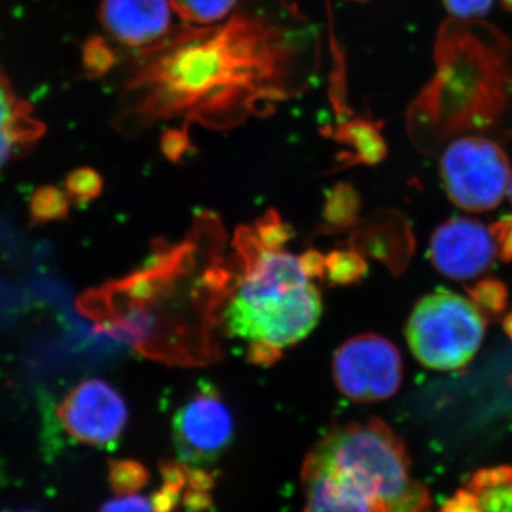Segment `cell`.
I'll list each match as a JSON object with an SVG mask.
<instances>
[{"label":"cell","mask_w":512,"mask_h":512,"mask_svg":"<svg viewBox=\"0 0 512 512\" xmlns=\"http://www.w3.org/2000/svg\"><path fill=\"white\" fill-rule=\"evenodd\" d=\"M318 28L289 0H244L225 23L185 25L143 49L114 126L164 121L231 130L305 93L319 72Z\"/></svg>","instance_id":"cell-1"},{"label":"cell","mask_w":512,"mask_h":512,"mask_svg":"<svg viewBox=\"0 0 512 512\" xmlns=\"http://www.w3.org/2000/svg\"><path fill=\"white\" fill-rule=\"evenodd\" d=\"M303 512H427L429 490L414 478L402 440L383 421L335 427L302 468Z\"/></svg>","instance_id":"cell-2"},{"label":"cell","mask_w":512,"mask_h":512,"mask_svg":"<svg viewBox=\"0 0 512 512\" xmlns=\"http://www.w3.org/2000/svg\"><path fill=\"white\" fill-rule=\"evenodd\" d=\"M237 242L247 271L224 312L229 335L281 350L301 342L318 326L323 306L299 256L259 247L245 228Z\"/></svg>","instance_id":"cell-3"},{"label":"cell","mask_w":512,"mask_h":512,"mask_svg":"<svg viewBox=\"0 0 512 512\" xmlns=\"http://www.w3.org/2000/svg\"><path fill=\"white\" fill-rule=\"evenodd\" d=\"M485 320L470 299L439 289L414 306L407 322V342L421 365L436 370L460 369L480 349Z\"/></svg>","instance_id":"cell-4"},{"label":"cell","mask_w":512,"mask_h":512,"mask_svg":"<svg viewBox=\"0 0 512 512\" xmlns=\"http://www.w3.org/2000/svg\"><path fill=\"white\" fill-rule=\"evenodd\" d=\"M441 180L448 198L471 212L490 211L503 200L510 185L507 154L484 137H461L444 151Z\"/></svg>","instance_id":"cell-5"},{"label":"cell","mask_w":512,"mask_h":512,"mask_svg":"<svg viewBox=\"0 0 512 512\" xmlns=\"http://www.w3.org/2000/svg\"><path fill=\"white\" fill-rule=\"evenodd\" d=\"M332 372L339 392L352 402H382L394 396L402 384V356L382 336L359 335L336 350Z\"/></svg>","instance_id":"cell-6"},{"label":"cell","mask_w":512,"mask_h":512,"mask_svg":"<svg viewBox=\"0 0 512 512\" xmlns=\"http://www.w3.org/2000/svg\"><path fill=\"white\" fill-rule=\"evenodd\" d=\"M234 437V414L211 384H202L174 414L175 451L187 466L215 463L231 446Z\"/></svg>","instance_id":"cell-7"},{"label":"cell","mask_w":512,"mask_h":512,"mask_svg":"<svg viewBox=\"0 0 512 512\" xmlns=\"http://www.w3.org/2000/svg\"><path fill=\"white\" fill-rule=\"evenodd\" d=\"M57 419L72 439L107 447L116 443L126 429L128 409L111 384L87 379L64 397L57 407Z\"/></svg>","instance_id":"cell-8"},{"label":"cell","mask_w":512,"mask_h":512,"mask_svg":"<svg viewBox=\"0 0 512 512\" xmlns=\"http://www.w3.org/2000/svg\"><path fill=\"white\" fill-rule=\"evenodd\" d=\"M429 254L441 274L467 281L487 272L498 251L493 234L480 221L451 218L434 232Z\"/></svg>","instance_id":"cell-9"},{"label":"cell","mask_w":512,"mask_h":512,"mask_svg":"<svg viewBox=\"0 0 512 512\" xmlns=\"http://www.w3.org/2000/svg\"><path fill=\"white\" fill-rule=\"evenodd\" d=\"M99 18L117 43L143 50L170 35L173 6L170 0H103Z\"/></svg>","instance_id":"cell-10"},{"label":"cell","mask_w":512,"mask_h":512,"mask_svg":"<svg viewBox=\"0 0 512 512\" xmlns=\"http://www.w3.org/2000/svg\"><path fill=\"white\" fill-rule=\"evenodd\" d=\"M332 137L350 151L342 154V161L346 165L380 163L387 154V146L384 143L379 127L372 121L365 119H352L342 121Z\"/></svg>","instance_id":"cell-11"},{"label":"cell","mask_w":512,"mask_h":512,"mask_svg":"<svg viewBox=\"0 0 512 512\" xmlns=\"http://www.w3.org/2000/svg\"><path fill=\"white\" fill-rule=\"evenodd\" d=\"M477 512H512V467L481 468L467 481Z\"/></svg>","instance_id":"cell-12"},{"label":"cell","mask_w":512,"mask_h":512,"mask_svg":"<svg viewBox=\"0 0 512 512\" xmlns=\"http://www.w3.org/2000/svg\"><path fill=\"white\" fill-rule=\"evenodd\" d=\"M45 127L32 116L25 101L16 96L6 74L0 69V133L15 134L26 146L42 136Z\"/></svg>","instance_id":"cell-13"},{"label":"cell","mask_w":512,"mask_h":512,"mask_svg":"<svg viewBox=\"0 0 512 512\" xmlns=\"http://www.w3.org/2000/svg\"><path fill=\"white\" fill-rule=\"evenodd\" d=\"M360 197L352 185L336 184L326 194L322 217L326 232H339L352 228L359 218Z\"/></svg>","instance_id":"cell-14"},{"label":"cell","mask_w":512,"mask_h":512,"mask_svg":"<svg viewBox=\"0 0 512 512\" xmlns=\"http://www.w3.org/2000/svg\"><path fill=\"white\" fill-rule=\"evenodd\" d=\"M173 10L187 25L212 26L237 9L238 0H170Z\"/></svg>","instance_id":"cell-15"},{"label":"cell","mask_w":512,"mask_h":512,"mask_svg":"<svg viewBox=\"0 0 512 512\" xmlns=\"http://www.w3.org/2000/svg\"><path fill=\"white\" fill-rule=\"evenodd\" d=\"M366 272V261L355 249H336L326 255L325 278L332 285H355Z\"/></svg>","instance_id":"cell-16"},{"label":"cell","mask_w":512,"mask_h":512,"mask_svg":"<svg viewBox=\"0 0 512 512\" xmlns=\"http://www.w3.org/2000/svg\"><path fill=\"white\" fill-rule=\"evenodd\" d=\"M69 211V195L50 185L36 190L30 200L29 212L33 224L67 220Z\"/></svg>","instance_id":"cell-17"},{"label":"cell","mask_w":512,"mask_h":512,"mask_svg":"<svg viewBox=\"0 0 512 512\" xmlns=\"http://www.w3.org/2000/svg\"><path fill=\"white\" fill-rule=\"evenodd\" d=\"M150 474L143 464L136 460L110 461L109 481L117 495L136 494L146 487Z\"/></svg>","instance_id":"cell-18"},{"label":"cell","mask_w":512,"mask_h":512,"mask_svg":"<svg viewBox=\"0 0 512 512\" xmlns=\"http://www.w3.org/2000/svg\"><path fill=\"white\" fill-rule=\"evenodd\" d=\"M249 232L256 245L265 249H282L295 237L291 225L285 224L274 210L266 212L261 220L255 222L254 228H249Z\"/></svg>","instance_id":"cell-19"},{"label":"cell","mask_w":512,"mask_h":512,"mask_svg":"<svg viewBox=\"0 0 512 512\" xmlns=\"http://www.w3.org/2000/svg\"><path fill=\"white\" fill-rule=\"evenodd\" d=\"M470 301L483 313L485 319H495L507 308L508 293L500 281L485 279L468 289Z\"/></svg>","instance_id":"cell-20"},{"label":"cell","mask_w":512,"mask_h":512,"mask_svg":"<svg viewBox=\"0 0 512 512\" xmlns=\"http://www.w3.org/2000/svg\"><path fill=\"white\" fill-rule=\"evenodd\" d=\"M66 191L77 204H89L103 191V178L93 168H80L67 177Z\"/></svg>","instance_id":"cell-21"},{"label":"cell","mask_w":512,"mask_h":512,"mask_svg":"<svg viewBox=\"0 0 512 512\" xmlns=\"http://www.w3.org/2000/svg\"><path fill=\"white\" fill-rule=\"evenodd\" d=\"M114 64V52L103 40L96 37L84 46V66L93 76L104 74Z\"/></svg>","instance_id":"cell-22"},{"label":"cell","mask_w":512,"mask_h":512,"mask_svg":"<svg viewBox=\"0 0 512 512\" xmlns=\"http://www.w3.org/2000/svg\"><path fill=\"white\" fill-rule=\"evenodd\" d=\"M161 150L170 161H180L191 150L190 134L187 127L170 128L161 138Z\"/></svg>","instance_id":"cell-23"},{"label":"cell","mask_w":512,"mask_h":512,"mask_svg":"<svg viewBox=\"0 0 512 512\" xmlns=\"http://www.w3.org/2000/svg\"><path fill=\"white\" fill-rule=\"evenodd\" d=\"M444 8L457 19L483 18L493 8L494 0H443Z\"/></svg>","instance_id":"cell-24"},{"label":"cell","mask_w":512,"mask_h":512,"mask_svg":"<svg viewBox=\"0 0 512 512\" xmlns=\"http://www.w3.org/2000/svg\"><path fill=\"white\" fill-rule=\"evenodd\" d=\"M100 512H156L151 497L144 495L127 494L117 495L101 507Z\"/></svg>","instance_id":"cell-25"},{"label":"cell","mask_w":512,"mask_h":512,"mask_svg":"<svg viewBox=\"0 0 512 512\" xmlns=\"http://www.w3.org/2000/svg\"><path fill=\"white\" fill-rule=\"evenodd\" d=\"M497 245L498 255L504 261H512V215H505L490 228Z\"/></svg>","instance_id":"cell-26"},{"label":"cell","mask_w":512,"mask_h":512,"mask_svg":"<svg viewBox=\"0 0 512 512\" xmlns=\"http://www.w3.org/2000/svg\"><path fill=\"white\" fill-rule=\"evenodd\" d=\"M281 349L264 342H251L248 349V360L252 365L271 366L281 359Z\"/></svg>","instance_id":"cell-27"},{"label":"cell","mask_w":512,"mask_h":512,"mask_svg":"<svg viewBox=\"0 0 512 512\" xmlns=\"http://www.w3.org/2000/svg\"><path fill=\"white\" fill-rule=\"evenodd\" d=\"M299 262H301L303 272H305L309 278H325L326 256L320 254L316 249H309L305 254L299 256Z\"/></svg>","instance_id":"cell-28"},{"label":"cell","mask_w":512,"mask_h":512,"mask_svg":"<svg viewBox=\"0 0 512 512\" xmlns=\"http://www.w3.org/2000/svg\"><path fill=\"white\" fill-rule=\"evenodd\" d=\"M23 147L28 146L15 134L0 133V168L8 163L9 158L15 154L16 150Z\"/></svg>","instance_id":"cell-29"},{"label":"cell","mask_w":512,"mask_h":512,"mask_svg":"<svg viewBox=\"0 0 512 512\" xmlns=\"http://www.w3.org/2000/svg\"><path fill=\"white\" fill-rule=\"evenodd\" d=\"M504 329L508 333V336L512 339V313L504 319Z\"/></svg>","instance_id":"cell-30"},{"label":"cell","mask_w":512,"mask_h":512,"mask_svg":"<svg viewBox=\"0 0 512 512\" xmlns=\"http://www.w3.org/2000/svg\"><path fill=\"white\" fill-rule=\"evenodd\" d=\"M503 3H504L505 8H507L508 10H511V12H512V0H503Z\"/></svg>","instance_id":"cell-31"},{"label":"cell","mask_w":512,"mask_h":512,"mask_svg":"<svg viewBox=\"0 0 512 512\" xmlns=\"http://www.w3.org/2000/svg\"><path fill=\"white\" fill-rule=\"evenodd\" d=\"M508 194H510V198H511V201H512V175H511V178H510V185H508Z\"/></svg>","instance_id":"cell-32"},{"label":"cell","mask_w":512,"mask_h":512,"mask_svg":"<svg viewBox=\"0 0 512 512\" xmlns=\"http://www.w3.org/2000/svg\"><path fill=\"white\" fill-rule=\"evenodd\" d=\"M352 2H367V0H352Z\"/></svg>","instance_id":"cell-33"},{"label":"cell","mask_w":512,"mask_h":512,"mask_svg":"<svg viewBox=\"0 0 512 512\" xmlns=\"http://www.w3.org/2000/svg\"><path fill=\"white\" fill-rule=\"evenodd\" d=\"M22 512H35V511H22Z\"/></svg>","instance_id":"cell-34"}]
</instances>
